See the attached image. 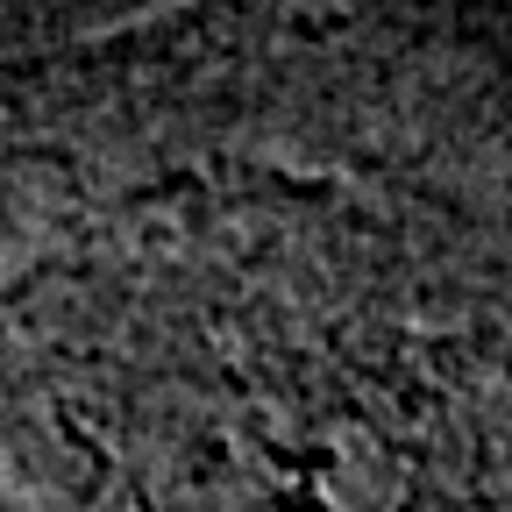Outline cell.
Here are the masks:
<instances>
[{
  "mask_svg": "<svg viewBox=\"0 0 512 512\" xmlns=\"http://www.w3.org/2000/svg\"><path fill=\"white\" fill-rule=\"evenodd\" d=\"M0 512H512V0L221 36L0 136Z\"/></svg>",
  "mask_w": 512,
  "mask_h": 512,
  "instance_id": "cell-1",
  "label": "cell"
}]
</instances>
